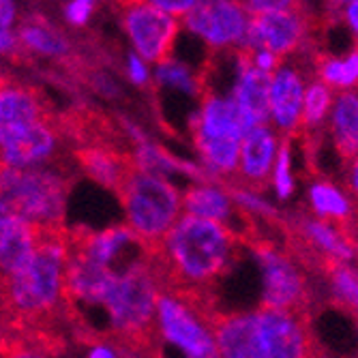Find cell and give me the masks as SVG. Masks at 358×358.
<instances>
[{
	"instance_id": "cell-26",
	"label": "cell",
	"mask_w": 358,
	"mask_h": 358,
	"mask_svg": "<svg viewBox=\"0 0 358 358\" xmlns=\"http://www.w3.org/2000/svg\"><path fill=\"white\" fill-rule=\"evenodd\" d=\"M275 189L281 200H285L287 195L294 189L289 176V150H287V138L283 140L281 148L277 150V161H275Z\"/></svg>"
},
{
	"instance_id": "cell-16",
	"label": "cell",
	"mask_w": 358,
	"mask_h": 358,
	"mask_svg": "<svg viewBox=\"0 0 358 358\" xmlns=\"http://www.w3.org/2000/svg\"><path fill=\"white\" fill-rule=\"evenodd\" d=\"M303 78L299 71L279 67L275 76H271V116L277 127L285 134V138L299 134L303 118Z\"/></svg>"
},
{
	"instance_id": "cell-5",
	"label": "cell",
	"mask_w": 358,
	"mask_h": 358,
	"mask_svg": "<svg viewBox=\"0 0 358 358\" xmlns=\"http://www.w3.org/2000/svg\"><path fill=\"white\" fill-rule=\"evenodd\" d=\"M127 227L146 253H157L182 215V195L159 174L136 168L118 191Z\"/></svg>"
},
{
	"instance_id": "cell-17",
	"label": "cell",
	"mask_w": 358,
	"mask_h": 358,
	"mask_svg": "<svg viewBox=\"0 0 358 358\" xmlns=\"http://www.w3.org/2000/svg\"><path fill=\"white\" fill-rule=\"evenodd\" d=\"M76 157L88 176L114 189L116 193L124 185L127 176L138 168L131 152H124L118 146H110V144L80 146L76 150Z\"/></svg>"
},
{
	"instance_id": "cell-1",
	"label": "cell",
	"mask_w": 358,
	"mask_h": 358,
	"mask_svg": "<svg viewBox=\"0 0 358 358\" xmlns=\"http://www.w3.org/2000/svg\"><path fill=\"white\" fill-rule=\"evenodd\" d=\"M238 238L225 225L180 215L157 253H150L161 292L208 296L210 285L230 268Z\"/></svg>"
},
{
	"instance_id": "cell-15",
	"label": "cell",
	"mask_w": 358,
	"mask_h": 358,
	"mask_svg": "<svg viewBox=\"0 0 358 358\" xmlns=\"http://www.w3.org/2000/svg\"><path fill=\"white\" fill-rule=\"evenodd\" d=\"M251 124L241 112V108L232 99L221 96H208L200 114L193 118V136H204L215 140H234L243 142V138L251 131Z\"/></svg>"
},
{
	"instance_id": "cell-32",
	"label": "cell",
	"mask_w": 358,
	"mask_h": 358,
	"mask_svg": "<svg viewBox=\"0 0 358 358\" xmlns=\"http://www.w3.org/2000/svg\"><path fill=\"white\" fill-rule=\"evenodd\" d=\"M157 9H161V11H166L168 15H174V17H185L193 7H195V3L193 0H189V3H168V0H155L152 3Z\"/></svg>"
},
{
	"instance_id": "cell-30",
	"label": "cell",
	"mask_w": 358,
	"mask_h": 358,
	"mask_svg": "<svg viewBox=\"0 0 358 358\" xmlns=\"http://www.w3.org/2000/svg\"><path fill=\"white\" fill-rule=\"evenodd\" d=\"M358 82V52L341 60V88L354 86Z\"/></svg>"
},
{
	"instance_id": "cell-25",
	"label": "cell",
	"mask_w": 358,
	"mask_h": 358,
	"mask_svg": "<svg viewBox=\"0 0 358 358\" xmlns=\"http://www.w3.org/2000/svg\"><path fill=\"white\" fill-rule=\"evenodd\" d=\"M157 78H159V82L170 84L174 88H180L185 92H195V90H198V82L193 80L191 71L185 67L182 62H174V60L161 62L159 69H157Z\"/></svg>"
},
{
	"instance_id": "cell-27",
	"label": "cell",
	"mask_w": 358,
	"mask_h": 358,
	"mask_svg": "<svg viewBox=\"0 0 358 358\" xmlns=\"http://www.w3.org/2000/svg\"><path fill=\"white\" fill-rule=\"evenodd\" d=\"M348 193H350V206H354L356 210V219H352V223L348 225V230L343 232V236L354 245L356 236H358V157L354 159V164L348 168V185H345Z\"/></svg>"
},
{
	"instance_id": "cell-19",
	"label": "cell",
	"mask_w": 358,
	"mask_h": 358,
	"mask_svg": "<svg viewBox=\"0 0 358 358\" xmlns=\"http://www.w3.org/2000/svg\"><path fill=\"white\" fill-rule=\"evenodd\" d=\"M333 140L343 168H350L358 157V94L341 92L333 108Z\"/></svg>"
},
{
	"instance_id": "cell-4",
	"label": "cell",
	"mask_w": 358,
	"mask_h": 358,
	"mask_svg": "<svg viewBox=\"0 0 358 358\" xmlns=\"http://www.w3.org/2000/svg\"><path fill=\"white\" fill-rule=\"evenodd\" d=\"M69 182L48 168L0 166V215L15 217L37 230L64 227Z\"/></svg>"
},
{
	"instance_id": "cell-36",
	"label": "cell",
	"mask_w": 358,
	"mask_h": 358,
	"mask_svg": "<svg viewBox=\"0 0 358 358\" xmlns=\"http://www.w3.org/2000/svg\"><path fill=\"white\" fill-rule=\"evenodd\" d=\"M88 358H116V354H114V350L108 348V345H94V348L90 350V356H88Z\"/></svg>"
},
{
	"instance_id": "cell-11",
	"label": "cell",
	"mask_w": 358,
	"mask_h": 358,
	"mask_svg": "<svg viewBox=\"0 0 358 358\" xmlns=\"http://www.w3.org/2000/svg\"><path fill=\"white\" fill-rule=\"evenodd\" d=\"M182 22L208 45L227 48L243 43L249 24V13L243 9L241 3L208 0V3H195V7L182 17Z\"/></svg>"
},
{
	"instance_id": "cell-10",
	"label": "cell",
	"mask_w": 358,
	"mask_h": 358,
	"mask_svg": "<svg viewBox=\"0 0 358 358\" xmlns=\"http://www.w3.org/2000/svg\"><path fill=\"white\" fill-rule=\"evenodd\" d=\"M122 26L138 50V56L161 64L172 52L180 22L157 9L152 3H129L122 5Z\"/></svg>"
},
{
	"instance_id": "cell-9",
	"label": "cell",
	"mask_w": 358,
	"mask_h": 358,
	"mask_svg": "<svg viewBox=\"0 0 358 358\" xmlns=\"http://www.w3.org/2000/svg\"><path fill=\"white\" fill-rule=\"evenodd\" d=\"M264 268V305L268 309L309 313V289L303 273L294 266L292 257L279 253L275 245L257 241L253 245Z\"/></svg>"
},
{
	"instance_id": "cell-28",
	"label": "cell",
	"mask_w": 358,
	"mask_h": 358,
	"mask_svg": "<svg viewBox=\"0 0 358 358\" xmlns=\"http://www.w3.org/2000/svg\"><path fill=\"white\" fill-rule=\"evenodd\" d=\"M92 9H94V3H90V0H73V3L64 7V17L73 26H84L90 20Z\"/></svg>"
},
{
	"instance_id": "cell-23",
	"label": "cell",
	"mask_w": 358,
	"mask_h": 358,
	"mask_svg": "<svg viewBox=\"0 0 358 358\" xmlns=\"http://www.w3.org/2000/svg\"><path fill=\"white\" fill-rule=\"evenodd\" d=\"M20 43L26 45L28 50H35L45 56H60L69 50L67 41L62 39L60 32H56L54 28H50L41 22H35V20L22 24Z\"/></svg>"
},
{
	"instance_id": "cell-31",
	"label": "cell",
	"mask_w": 358,
	"mask_h": 358,
	"mask_svg": "<svg viewBox=\"0 0 358 358\" xmlns=\"http://www.w3.org/2000/svg\"><path fill=\"white\" fill-rule=\"evenodd\" d=\"M127 69H129V78H131L134 84H146V80H148V69H146L144 60H142L138 54H131V56H129Z\"/></svg>"
},
{
	"instance_id": "cell-22",
	"label": "cell",
	"mask_w": 358,
	"mask_h": 358,
	"mask_svg": "<svg viewBox=\"0 0 358 358\" xmlns=\"http://www.w3.org/2000/svg\"><path fill=\"white\" fill-rule=\"evenodd\" d=\"M198 150L204 159L206 168L221 176H236L238 170V159H241V144L234 140H215L204 136H193Z\"/></svg>"
},
{
	"instance_id": "cell-18",
	"label": "cell",
	"mask_w": 358,
	"mask_h": 358,
	"mask_svg": "<svg viewBox=\"0 0 358 358\" xmlns=\"http://www.w3.org/2000/svg\"><path fill=\"white\" fill-rule=\"evenodd\" d=\"M39 230L15 217L0 215V279L20 273L37 251Z\"/></svg>"
},
{
	"instance_id": "cell-3",
	"label": "cell",
	"mask_w": 358,
	"mask_h": 358,
	"mask_svg": "<svg viewBox=\"0 0 358 358\" xmlns=\"http://www.w3.org/2000/svg\"><path fill=\"white\" fill-rule=\"evenodd\" d=\"M159 294L161 283L152 257L150 253H144L138 262L118 275L103 305L110 313L112 333L118 341L138 350L152 348L159 333L155 322Z\"/></svg>"
},
{
	"instance_id": "cell-34",
	"label": "cell",
	"mask_w": 358,
	"mask_h": 358,
	"mask_svg": "<svg viewBox=\"0 0 358 358\" xmlns=\"http://www.w3.org/2000/svg\"><path fill=\"white\" fill-rule=\"evenodd\" d=\"M345 20L352 26V30L358 35V0H356V3H348L345 5Z\"/></svg>"
},
{
	"instance_id": "cell-2",
	"label": "cell",
	"mask_w": 358,
	"mask_h": 358,
	"mask_svg": "<svg viewBox=\"0 0 358 358\" xmlns=\"http://www.w3.org/2000/svg\"><path fill=\"white\" fill-rule=\"evenodd\" d=\"M210 331L219 358H322L309 313L268 307L249 313H215Z\"/></svg>"
},
{
	"instance_id": "cell-14",
	"label": "cell",
	"mask_w": 358,
	"mask_h": 358,
	"mask_svg": "<svg viewBox=\"0 0 358 358\" xmlns=\"http://www.w3.org/2000/svg\"><path fill=\"white\" fill-rule=\"evenodd\" d=\"M241 76L234 88L232 101L241 108L251 127H268L271 120V76L259 71L251 62V56L238 50Z\"/></svg>"
},
{
	"instance_id": "cell-12",
	"label": "cell",
	"mask_w": 358,
	"mask_h": 358,
	"mask_svg": "<svg viewBox=\"0 0 358 358\" xmlns=\"http://www.w3.org/2000/svg\"><path fill=\"white\" fill-rule=\"evenodd\" d=\"M118 279V273L96 259L88 257L84 251L69 245L67 268H64V299L67 305L82 301L88 305H106V299Z\"/></svg>"
},
{
	"instance_id": "cell-29",
	"label": "cell",
	"mask_w": 358,
	"mask_h": 358,
	"mask_svg": "<svg viewBox=\"0 0 358 358\" xmlns=\"http://www.w3.org/2000/svg\"><path fill=\"white\" fill-rule=\"evenodd\" d=\"M0 358H45L43 352L26 343H13L0 350Z\"/></svg>"
},
{
	"instance_id": "cell-35",
	"label": "cell",
	"mask_w": 358,
	"mask_h": 358,
	"mask_svg": "<svg viewBox=\"0 0 358 358\" xmlns=\"http://www.w3.org/2000/svg\"><path fill=\"white\" fill-rule=\"evenodd\" d=\"M15 43H17V39L11 35L9 30H0V52H9V50H13Z\"/></svg>"
},
{
	"instance_id": "cell-20",
	"label": "cell",
	"mask_w": 358,
	"mask_h": 358,
	"mask_svg": "<svg viewBox=\"0 0 358 358\" xmlns=\"http://www.w3.org/2000/svg\"><path fill=\"white\" fill-rule=\"evenodd\" d=\"M182 210L185 215H193L223 225L232 213V202L217 187L195 185L182 195Z\"/></svg>"
},
{
	"instance_id": "cell-21",
	"label": "cell",
	"mask_w": 358,
	"mask_h": 358,
	"mask_svg": "<svg viewBox=\"0 0 358 358\" xmlns=\"http://www.w3.org/2000/svg\"><path fill=\"white\" fill-rule=\"evenodd\" d=\"M311 204L322 219L339 223V232L343 236L352 223V206L345 195L331 182H315L311 187Z\"/></svg>"
},
{
	"instance_id": "cell-6",
	"label": "cell",
	"mask_w": 358,
	"mask_h": 358,
	"mask_svg": "<svg viewBox=\"0 0 358 358\" xmlns=\"http://www.w3.org/2000/svg\"><path fill=\"white\" fill-rule=\"evenodd\" d=\"M215 313L208 299L161 292L157 301V327L161 335L187 354V358H219L210 331Z\"/></svg>"
},
{
	"instance_id": "cell-8",
	"label": "cell",
	"mask_w": 358,
	"mask_h": 358,
	"mask_svg": "<svg viewBox=\"0 0 358 358\" xmlns=\"http://www.w3.org/2000/svg\"><path fill=\"white\" fill-rule=\"evenodd\" d=\"M309 30V17L303 11V5L294 3L289 9L249 15L245 39L238 50L249 54L271 52L277 58L294 52L303 45Z\"/></svg>"
},
{
	"instance_id": "cell-7",
	"label": "cell",
	"mask_w": 358,
	"mask_h": 358,
	"mask_svg": "<svg viewBox=\"0 0 358 358\" xmlns=\"http://www.w3.org/2000/svg\"><path fill=\"white\" fill-rule=\"evenodd\" d=\"M50 120V106L35 86L0 73V155Z\"/></svg>"
},
{
	"instance_id": "cell-33",
	"label": "cell",
	"mask_w": 358,
	"mask_h": 358,
	"mask_svg": "<svg viewBox=\"0 0 358 358\" xmlns=\"http://www.w3.org/2000/svg\"><path fill=\"white\" fill-rule=\"evenodd\" d=\"M15 20V5L9 0H0V30H7Z\"/></svg>"
},
{
	"instance_id": "cell-13",
	"label": "cell",
	"mask_w": 358,
	"mask_h": 358,
	"mask_svg": "<svg viewBox=\"0 0 358 358\" xmlns=\"http://www.w3.org/2000/svg\"><path fill=\"white\" fill-rule=\"evenodd\" d=\"M277 159V138L268 127H253L243 138L236 180L251 191H264Z\"/></svg>"
},
{
	"instance_id": "cell-24",
	"label": "cell",
	"mask_w": 358,
	"mask_h": 358,
	"mask_svg": "<svg viewBox=\"0 0 358 358\" xmlns=\"http://www.w3.org/2000/svg\"><path fill=\"white\" fill-rule=\"evenodd\" d=\"M333 101V90L322 84V82H313L303 99V118H301V129H309V127H317L324 116H327L329 108Z\"/></svg>"
}]
</instances>
